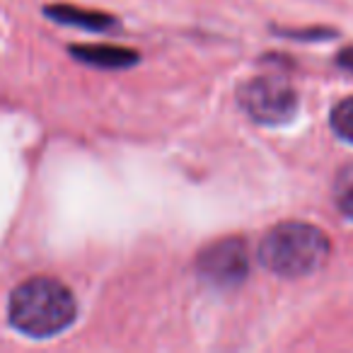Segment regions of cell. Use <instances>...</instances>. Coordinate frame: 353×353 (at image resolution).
Listing matches in <instances>:
<instances>
[{
  "label": "cell",
  "mask_w": 353,
  "mask_h": 353,
  "mask_svg": "<svg viewBox=\"0 0 353 353\" xmlns=\"http://www.w3.org/2000/svg\"><path fill=\"white\" fill-rule=\"evenodd\" d=\"M73 293L54 279H30L10 298V322L30 336H54L75 319Z\"/></svg>",
  "instance_id": "obj_1"
},
{
  "label": "cell",
  "mask_w": 353,
  "mask_h": 353,
  "mask_svg": "<svg viewBox=\"0 0 353 353\" xmlns=\"http://www.w3.org/2000/svg\"><path fill=\"white\" fill-rule=\"evenodd\" d=\"M329 240L307 223H283L266 232L259 245V259L269 271L285 279L310 276L327 261Z\"/></svg>",
  "instance_id": "obj_2"
},
{
  "label": "cell",
  "mask_w": 353,
  "mask_h": 353,
  "mask_svg": "<svg viewBox=\"0 0 353 353\" xmlns=\"http://www.w3.org/2000/svg\"><path fill=\"white\" fill-rule=\"evenodd\" d=\"M240 104L259 123H285L298 109L295 90L276 75L254 78L240 90Z\"/></svg>",
  "instance_id": "obj_3"
},
{
  "label": "cell",
  "mask_w": 353,
  "mask_h": 353,
  "mask_svg": "<svg viewBox=\"0 0 353 353\" xmlns=\"http://www.w3.org/2000/svg\"><path fill=\"white\" fill-rule=\"evenodd\" d=\"M199 274L213 285L230 288L245 281L250 271V259H247V247L240 240H223L211 245L201 252L196 261Z\"/></svg>",
  "instance_id": "obj_4"
},
{
  "label": "cell",
  "mask_w": 353,
  "mask_h": 353,
  "mask_svg": "<svg viewBox=\"0 0 353 353\" xmlns=\"http://www.w3.org/2000/svg\"><path fill=\"white\" fill-rule=\"evenodd\" d=\"M73 56L90 65H99V68H128L138 61V56L121 46H109V44H94V46H73Z\"/></svg>",
  "instance_id": "obj_5"
},
{
  "label": "cell",
  "mask_w": 353,
  "mask_h": 353,
  "mask_svg": "<svg viewBox=\"0 0 353 353\" xmlns=\"http://www.w3.org/2000/svg\"><path fill=\"white\" fill-rule=\"evenodd\" d=\"M46 15L59 20L61 25H70V27H85V30H109L114 25L112 17L97 15V12H83L75 10L68 6H54L46 10Z\"/></svg>",
  "instance_id": "obj_6"
},
{
  "label": "cell",
  "mask_w": 353,
  "mask_h": 353,
  "mask_svg": "<svg viewBox=\"0 0 353 353\" xmlns=\"http://www.w3.org/2000/svg\"><path fill=\"white\" fill-rule=\"evenodd\" d=\"M334 199H336L339 208H341L348 218H353V165L343 167V170L336 174V182H334Z\"/></svg>",
  "instance_id": "obj_7"
},
{
  "label": "cell",
  "mask_w": 353,
  "mask_h": 353,
  "mask_svg": "<svg viewBox=\"0 0 353 353\" xmlns=\"http://www.w3.org/2000/svg\"><path fill=\"white\" fill-rule=\"evenodd\" d=\"M332 128L343 141L353 143V97L343 99L332 112Z\"/></svg>",
  "instance_id": "obj_8"
},
{
  "label": "cell",
  "mask_w": 353,
  "mask_h": 353,
  "mask_svg": "<svg viewBox=\"0 0 353 353\" xmlns=\"http://www.w3.org/2000/svg\"><path fill=\"white\" fill-rule=\"evenodd\" d=\"M339 65L353 73V46H351V49H343L341 54H339Z\"/></svg>",
  "instance_id": "obj_9"
}]
</instances>
